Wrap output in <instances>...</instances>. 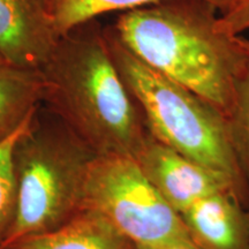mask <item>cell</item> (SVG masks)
Masks as SVG:
<instances>
[{
	"label": "cell",
	"mask_w": 249,
	"mask_h": 249,
	"mask_svg": "<svg viewBox=\"0 0 249 249\" xmlns=\"http://www.w3.org/2000/svg\"><path fill=\"white\" fill-rule=\"evenodd\" d=\"M218 11L207 0H163L124 12L110 29L136 58L226 118L249 66V39L220 30Z\"/></svg>",
	"instance_id": "cell-1"
},
{
	"label": "cell",
	"mask_w": 249,
	"mask_h": 249,
	"mask_svg": "<svg viewBox=\"0 0 249 249\" xmlns=\"http://www.w3.org/2000/svg\"><path fill=\"white\" fill-rule=\"evenodd\" d=\"M39 71L42 104L96 155L138 157L150 133L96 20L61 36Z\"/></svg>",
	"instance_id": "cell-2"
},
{
	"label": "cell",
	"mask_w": 249,
	"mask_h": 249,
	"mask_svg": "<svg viewBox=\"0 0 249 249\" xmlns=\"http://www.w3.org/2000/svg\"><path fill=\"white\" fill-rule=\"evenodd\" d=\"M96 156L40 104L12 152L17 214L0 249L57 231L82 213L87 176Z\"/></svg>",
	"instance_id": "cell-3"
},
{
	"label": "cell",
	"mask_w": 249,
	"mask_h": 249,
	"mask_svg": "<svg viewBox=\"0 0 249 249\" xmlns=\"http://www.w3.org/2000/svg\"><path fill=\"white\" fill-rule=\"evenodd\" d=\"M108 51L152 138L233 183L249 208L225 117L197 93L152 70L104 28Z\"/></svg>",
	"instance_id": "cell-4"
},
{
	"label": "cell",
	"mask_w": 249,
	"mask_h": 249,
	"mask_svg": "<svg viewBox=\"0 0 249 249\" xmlns=\"http://www.w3.org/2000/svg\"><path fill=\"white\" fill-rule=\"evenodd\" d=\"M83 210L98 214L140 248L195 245L180 213L129 156H96L87 176Z\"/></svg>",
	"instance_id": "cell-5"
},
{
	"label": "cell",
	"mask_w": 249,
	"mask_h": 249,
	"mask_svg": "<svg viewBox=\"0 0 249 249\" xmlns=\"http://www.w3.org/2000/svg\"><path fill=\"white\" fill-rule=\"evenodd\" d=\"M135 160L149 181L179 213L216 193L231 191L240 197L233 183L222 174L183 157L151 135Z\"/></svg>",
	"instance_id": "cell-6"
},
{
	"label": "cell",
	"mask_w": 249,
	"mask_h": 249,
	"mask_svg": "<svg viewBox=\"0 0 249 249\" xmlns=\"http://www.w3.org/2000/svg\"><path fill=\"white\" fill-rule=\"evenodd\" d=\"M59 38L50 0H0V57L8 65L39 70Z\"/></svg>",
	"instance_id": "cell-7"
},
{
	"label": "cell",
	"mask_w": 249,
	"mask_h": 249,
	"mask_svg": "<svg viewBox=\"0 0 249 249\" xmlns=\"http://www.w3.org/2000/svg\"><path fill=\"white\" fill-rule=\"evenodd\" d=\"M180 216L198 249H249V210L235 193L201 198Z\"/></svg>",
	"instance_id": "cell-8"
},
{
	"label": "cell",
	"mask_w": 249,
	"mask_h": 249,
	"mask_svg": "<svg viewBox=\"0 0 249 249\" xmlns=\"http://www.w3.org/2000/svg\"><path fill=\"white\" fill-rule=\"evenodd\" d=\"M5 249H139L91 211L82 213L57 231L30 236Z\"/></svg>",
	"instance_id": "cell-9"
},
{
	"label": "cell",
	"mask_w": 249,
	"mask_h": 249,
	"mask_svg": "<svg viewBox=\"0 0 249 249\" xmlns=\"http://www.w3.org/2000/svg\"><path fill=\"white\" fill-rule=\"evenodd\" d=\"M44 81L39 70L0 67V142L35 112L43 102Z\"/></svg>",
	"instance_id": "cell-10"
},
{
	"label": "cell",
	"mask_w": 249,
	"mask_h": 249,
	"mask_svg": "<svg viewBox=\"0 0 249 249\" xmlns=\"http://www.w3.org/2000/svg\"><path fill=\"white\" fill-rule=\"evenodd\" d=\"M163 0H50L52 17L59 36L66 35L75 28L96 20L112 12L132 11ZM219 8V12L232 0H207Z\"/></svg>",
	"instance_id": "cell-11"
},
{
	"label": "cell",
	"mask_w": 249,
	"mask_h": 249,
	"mask_svg": "<svg viewBox=\"0 0 249 249\" xmlns=\"http://www.w3.org/2000/svg\"><path fill=\"white\" fill-rule=\"evenodd\" d=\"M225 119L230 141L249 195V66L236 83L231 110Z\"/></svg>",
	"instance_id": "cell-12"
},
{
	"label": "cell",
	"mask_w": 249,
	"mask_h": 249,
	"mask_svg": "<svg viewBox=\"0 0 249 249\" xmlns=\"http://www.w3.org/2000/svg\"><path fill=\"white\" fill-rule=\"evenodd\" d=\"M36 111L21 124L20 128L0 142V246L7 238L17 214V189L12 169V152L15 143L29 127Z\"/></svg>",
	"instance_id": "cell-13"
},
{
	"label": "cell",
	"mask_w": 249,
	"mask_h": 249,
	"mask_svg": "<svg viewBox=\"0 0 249 249\" xmlns=\"http://www.w3.org/2000/svg\"><path fill=\"white\" fill-rule=\"evenodd\" d=\"M218 28L229 35L241 36L249 30V0H232L218 15Z\"/></svg>",
	"instance_id": "cell-14"
},
{
	"label": "cell",
	"mask_w": 249,
	"mask_h": 249,
	"mask_svg": "<svg viewBox=\"0 0 249 249\" xmlns=\"http://www.w3.org/2000/svg\"><path fill=\"white\" fill-rule=\"evenodd\" d=\"M139 249H198L193 244H171L158 246V247H149V248H140Z\"/></svg>",
	"instance_id": "cell-15"
},
{
	"label": "cell",
	"mask_w": 249,
	"mask_h": 249,
	"mask_svg": "<svg viewBox=\"0 0 249 249\" xmlns=\"http://www.w3.org/2000/svg\"><path fill=\"white\" fill-rule=\"evenodd\" d=\"M6 65H8V64L5 61V59L2 58V57H0V67H1V66H6Z\"/></svg>",
	"instance_id": "cell-16"
},
{
	"label": "cell",
	"mask_w": 249,
	"mask_h": 249,
	"mask_svg": "<svg viewBox=\"0 0 249 249\" xmlns=\"http://www.w3.org/2000/svg\"><path fill=\"white\" fill-rule=\"evenodd\" d=\"M248 210H249V209H248Z\"/></svg>",
	"instance_id": "cell-17"
}]
</instances>
